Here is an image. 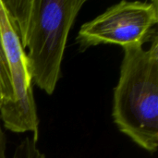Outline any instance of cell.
<instances>
[{
	"label": "cell",
	"instance_id": "obj_1",
	"mask_svg": "<svg viewBox=\"0 0 158 158\" xmlns=\"http://www.w3.org/2000/svg\"><path fill=\"white\" fill-rule=\"evenodd\" d=\"M26 53L32 81L55 92L69 33L86 0H2Z\"/></svg>",
	"mask_w": 158,
	"mask_h": 158
},
{
	"label": "cell",
	"instance_id": "obj_2",
	"mask_svg": "<svg viewBox=\"0 0 158 158\" xmlns=\"http://www.w3.org/2000/svg\"><path fill=\"white\" fill-rule=\"evenodd\" d=\"M148 48H123L112 118L118 131L155 154L158 148V35Z\"/></svg>",
	"mask_w": 158,
	"mask_h": 158
},
{
	"label": "cell",
	"instance_id": "obj_3",
	"mask_svg": "<svg viewBox=\"0 0 158 158\" xmlns=\"http://www.w3.org/2000/svg\"><path fill=\"white\" fill-rule=\"evenodd\" d=\"M158 1H121L82 24L76 37L80 52L100 44L143 46L157 34Z\"/></svg>",
	"mask_w": 158,
	"mask_h": 158
},
{
	"label": "cell",
	"instance_id": "obj_4",
	"mask_svg": "<svg viewBox=\"0 0 158 158\" xmlns=\"http://www.w3.org/2000/svg\"><path fill=\"white\" fill-rule=\"evenodd\" d=\"M0 36L5 48L11 76L13 102L0 107L3 128L13 133L31 132L39 140V117L33 94V81L26 53L16 33L7 11L0 0Z\"/></svg>",
	"mask_w": 158,
	"mask_h": 158
},
{
	"label": "cell",
	"instance_id": "obj_5",
	"mask_svg": "<svg viewBox=\"0 0 158 158\" xmlns=\"http://www.w3.org/2000/svg\"><path fill=\"white\" fill-rule=\"evenodd\" d=\"M14 93L5 48L0 36V107L13 102Z\"/></svg>",
	"mask_w": 158,
	"mask_h": 158
},
{
	"label": "cell",
	"instance_id": "obj_6",
	"mask_svg": "<svg viewBox=\"0 0 158 158\" xmlns=\"http://www.w3.org/2000/svg\"><path fill=\"white\" fill-rule=\"evenodd\" d=\"M11 158H46L31 137H25L15 148Z\"/></svg>",
	"mask_w": 158,
	"mask_h": 158
},
{
	"label": "cell",
	"instance_id": "obj_7",
	"mask_svg": "<svg viewBox=\"0 0 158 158\" xmlns=\"http://www.w3.org/2000/svg\"><path fill=\"white\" fill-rule=\"evenodd\" d=\"M0 158H7L6 156V136L0 119Z\"/></svg>",
	"mask_w": 158,
	"mask_h": 158
}]
</instances>
